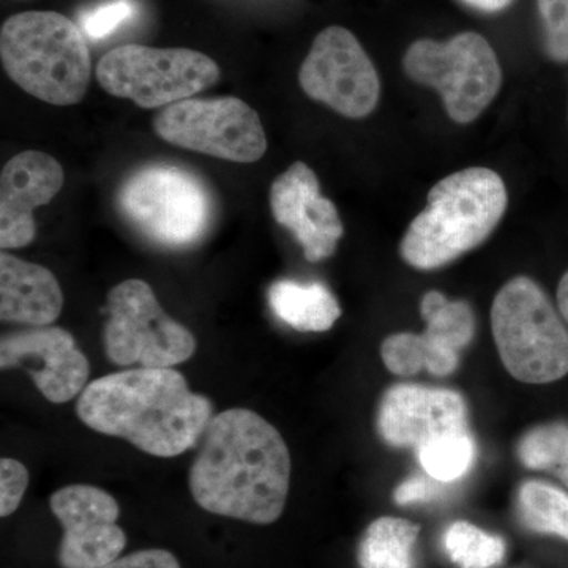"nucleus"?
Segmentation results:
<instances>
[{
    "instance_id": "f257e3e1",
    "label": "nucleus",
    "mask_w": 568,
    "mask_h": 568,
    "mask_svg": "<svg viewBox=\"0 0 568 568\" xmlns=\"http://www.w3.org/2000/svg\"><path fill=\"white\" fill-rule=\"evenodd\" d=\"M290 484V448L274 425L244 407L213 416L190 470L197 506L267 526L282 517Z\"/></svg>"
},
{
    "instance_id": "f03ea898",
    "label": "nucleus",
    "mask_w": 568,
    "mask_h": 568,
    "mask_svg": "<svg viewBox=\"0 0 568 568\" xmlns=\"http://www.w3.org/2000/svg\"><path fill=\"white\" fill-rule=\"evenodd\" d=\"M77 413L93 432L122 437L152 457L173 458L201 443L213 405L178 369L134 368L89 384Z\"/></svg>"
},
{
    "instance_id": "7ed1b4c3",
    "label": "nucleus",
    "mask_w": 568,
    "mask_h": 568,
    "mask_svg": "<svg viewBox=\"0 0 568 568\" xmlns=\"http://www.w3.org/2000/svg\"><path fill=\"white\" fill-rule=\"evenodd\" d=\"M503 178L488 168H467L444 178L428 193V205L407 227L399 256L417 271H436L477 248L507 211Z\"/></svg>"
},
{
    "instance_id": "20e7f679",
    "label": "nucleus",
    "mask_w": 568,
    "mask_h": 568,
    "mask_svg": "<svg viewBox=\"0 0 568 568\" xmlns=\"http://www.w3.org/2000/svg\"><path fill=\"white\" fill-rule=\"evenodd\" d=\"M0 58L22 91L55 106L80 103L91 82L84 37L58 11H26L3 22Z\"/></svg>"
},
{
    "instance_id": "39448f33",
    "label": "nucleus",
    "mask_w": 568,
    "mask_h": 568,
    "mask_svg": "<svg viewBox=\"0 0 568 568\" xmlns=\"http://www.w3.org/2000/svg\"><path fill=\"white\" fill-rule=\"evenodd\" d=\"M491 331L500 362L519 383L541 386L568 375L567 323L530 276H515L497 291Z\"/></svg>"
},
{
    "instance_id": "423d86ee",
    "label": "nucleus",
    "mask_w": 568,
    "mask_h": 568,
    "mask_svg": "<svg viewBox=\"0 0 568 568\" xmlns=\"http://www.w3.org/2000/svg\"><path fill=\"white\" fill-rule=\"evenodd\" d=\"M403 69L410 81L435 89L448 118L457 123L480 118L503 85L499 59L476 32L458 33L447 41H414L403 58Z\"/></svg>"
},
{
    "instance_id": "0eeeda50",
    "label": "nucleus",
    "mask_w": 568,
    "mask_h": 568,
    "mask_svg": "<svg viewBox=\"0 0 568 568\" xmlns=\"http://www.w3.org/2000/svg\"><path fill=\"white\" fill-rule=\"evenodd\" d=\"M213 59L186 48L125 44L100 59L97 80L119 99L152 110L192 99L220 80Z\"/></svg>"
},
{
    "instance_id": "6e6552de",
    "label": "nucleus",
    "mask_w": 568,
    "mask_h": 568,
    "mask_svg": "<svg viewBox=\"0 0 568 568\" xmlns=\"http://www.w3.org/2000/svg\"><path fill=\"white\" fill-rule=\"evenodd\" d=\"M119 205L141 234L174 248L196 244L212 216L204 183L182 168L164 164L144 168L123 183Z\"/></svg>"
},
{
    "instance_id": "1a4fd4ad",
    "label": "nucleus",
    "mask_w": 568,
    "mask_h": 568,
    "mask_svg": "<svg viewBox=\"0 0 568 568\" xmlns=\"http://www.w3.org/2000/svg\"><path fill=\"white\" fill-rule=\"evenodd\" d=\"M104 353L112 364L171 368L196 353V338L168 315L142 280H125L108 294Z\"/></svg>"
},
{
    "instance_id": "9d476101",
    "label": "nucleus",
    "mask_w": 568,
    "mask_h": 568,
    "mask_svg": "<svg viewBox=\"0 0 568 568\" xmlns=\"http://www.w3.org/2000/svg\"><path fill=\"white\" fill-rule=\"evenodd\" d=\"M164 141L235 163H254L267 151L260 115L237 97L189 99L170 104L155 118Z\"/></svg>"
},
{
    "instance_id": "9b49d317",
    "label": "nucleus",
    "mask_w": 568,
    "mask_h": 568,
    "mask_svg": "<svg viewBox=\"0 0 568 568\" xmlns=\"http://www.w3.org/2000/svg\"><path fill=\"white\" fill-rule=\"evenodd\" d=\"M298 81L310 99L345 118L364 119L379 103L381 82L372 59L354 33L339 26L325 29L313 41Z\"/></svg>"
},
{
    "instance_id": "f8f14e48",
    "label": "nucleus",
    "mask_w": 568,
    "mask_h": 568,
    "mask_svg": "<svg viewBox=\"0 0 568 568\" xmlns=\"http://www.w3.org/2000/svg\"><path fill=\"white\" fill-rule=\"evenodd\" d=\"M50 507L61 523L58 549L62 568H100L121 558L126 536L118 519V500L92 485H69L51 496Z\"/></svg>"
},
{
    "instance_id": "ddd939ff",
    "label": "nucleus",
    "mask_w": 568,
    "mask_h": 568,
    "mask_svg": "<svg viewBox=\"0 0 568 568\" xmlns=\"http://www.w3.org/2000/svg\"><path fill=\"white\" fill-rule=\"evenodd\" d=\"M0 368H22L41 395L54 405L70 402L85 388L91 365L73 336L61 327L11 332L0 342Z\"/></svg>"
},
{
    "instance_id": "4468645a",
    "label": "nucleus",
    "mask_w": 568,
    "mask_h": 568,
    "mask_svg": "<svg viewBox=\"0 0 568 568\" xmlns=\"http://www.w3.org/2000/svg\"><path fill=\"white\" fill-rule=\"evenodd\" d=\"M376 428L387 446L417 450L436 437L469 429L466 399L450 388L395 384L377 406Z\"/></svg>"
},
{
    "instance_id": "2eb2a0df",
    "label": "nucleus",
    "mask_w": 568,
    "mask_h": 568,
    "mask_svg": "<svg viewBox=\"0 0 568 568\" xmlns=\"http://www.w3.org/2000/svg\"><path fill=\"white\" fill-rule=\"evenodd\" d=\"M271 209L275 222L290 230L304 248L308 263L334 256L345 226L331 200L321 194L312 168L295 162L271 186Z\"/></svg>"
},
{
    "instance_id": "dca6fc26",
    "label": "nucleus",
    "mask_w": 568,
    "mask_h": 568,
    "mask_svg": "<svg viewBox=\"0 0 568 568\" xmlns=\"http://www.w3.org/2000/svg\"><path fill=\"white\" fill-rule=\"evenodd\" d=\"M63 170L48 153H18L3 166L0 178V246L22 248L36 239L33 211L51 203L61 192Z\"/></svg>"
},
{
    "instance_id": "f3484780",
    "label": "nucleus",
    "mask_w": 568,
    "mask_h": 568,
    "mask_svg": "<svg viewBox=\"0 0 568 568\" xmlns=\"http://www.w3.org/2000/svg\"><path fill=\"white\" fill-rule=\"evenodd\" d=\"M61 284L43 265L13 254H0V320L3 323L44 327L61 316Z\"/></svg>"
},
{
    "instance_id": "a211bd4d",
    "label": "nucleus",
    "mask_w": 568,
    "mask_h": 568,
    "mask_svg": "<svg viewBox=\"0 0 568 568\" xmlns=\"http://www.w3.org/2000/svg\"><path fill=\"white\" fill-rule=\"evenodd\" d=\"M268 305L284 324L297 332H327L342 316L338 301L323 283L278 280L268 287Z\"/></svg>"
},
{
    "instance_id": "6ab92c4d",
    "label": "nucleus",
    "mask_w": 568,
    "mask_h": 568,
    "mask_svg": "<svg viewBox=\"0 0 568 568\" xmlns=\"http://www.w3.org/2000/svg\"><path fill=\"white\" fill-rule=\"evenodd\" d=\"M420 526L405 518L381 517L365 529L357 549L361 568H416Z\"/></svg>"
},
{
    "instance_id": "aec40b11",
    "label": "nucleus",
    "mask_w": 568,
    "mask_h": 568,
    "mask_svg": "<svg viewBox=\"0 0 568 568\" xmlns=\"http://www.w3.org/2000/svg\"><path fill=\"white\" fill-rule=\"evenodd\" d=\"M424 336L439 353L458 357L476 336V315L465 301H448L439 291H428L422 298Z\"/></svg>"
},
{
    "instance_id": "412c9836",
    "label": "nucleus",
    "mask_w": 568,
    "mask_h": 568,
    "mask_svg": "<svg viewBox=\"0 0 568 568\" xmlns=\"http://www.w3.org/2000/svg\"><path fill=\"white\" fill-rule=\"evenodd\" d=\"M517 517L530 532L568 541V493L555 485L540 480L519 485Z\"/></svg>"
},
{
    "instance_id": "4be33fe9",
    "label": "nucleus",
    "mask_w": 568,
    "mask_h": 568,
    "mask_svg": "<svg viewBox=\"0 0 568 568\" xmlns=\"http://www.w3.org/2000/svg\"><path fill=\"white\" fill-rule=\"evenodd\" d=\"M381 357L392 375L410 377L426 369L432 376L454 375L459 366L458 358L437 353L426 342L424 334H394L387 336L381 346Z\"/></svg>"
},
{
    "instance_id": "5701e85b",
    "label": "nucleus",
    "mask_w": 568,
    "mask_h": 568,
    "mask_svg": "<svg viewBox=\"0 0 568 568\" xmlns=\"http://www.w3.org/2000/svg\"><path fill=\"white\" fill-rule=\"evenodd\" d=\"M517 457L530 470H544L559 478L568 489V425L548 422L519 437Z\"/></svg>"
},
{
    "instance_id": "b1692460",
    "label": "nucleus",
    "mask_w": 568,
    "mask_h": 568,
    "mask_svg": "<svg viewBox=\"0 0 568 568\" xmlns=\"http://www.w3.org/2000/svg\"><path fill=\"white\" fill-rule=\"evenodd\" d=\"M417 458L426 476L452 484L473 469L477 458L476 440L469 429L448 433L418 447Z\"/></svg>"
},
{
    "instance_id": "393cba45",
    "label": "nucleus",
    "mask_w": 568,
    "mask_h": 568,
    "mask_svg": "<svg viewBox=\"0 0 568 568\" xmlns=\"http://www.w3.org/2000/svg\"><path fill=\"white\" fill-rule=\"evenodd\" d=\"M444 548L459 568H493L506 558V541L469 521H455L444 534Z\"/></svg>"
},
{
    "instance_id": "a878e982",
    "label": "nucleus",
    "mask_w": 568,
    "mask_h": 568,
    "mask_svg": "<svg viewBox=\"0 0 568 568\" xmlns=\"http://www.w3.org/2000/svg\"><path fill=\"white\" fill-rule=\"evenodd\" d=\"M544 50L556 63L568 62V0H537Z\"/></svg>"
},
{
    "instance_id": "bb28decb",
    "label": "nucleus",
    "mask_w": 568,
    "mask_h": 568,
    "mask_svg": "<svg viewBox=\"0 0 568 568\" xmlns=\"http://www.w3.org/2000/svg\"><path fill=\"white\" fill-rule=\"evenodd\" d=\"M136 13L133 0H112L81 14V24L85 36L92 40L106 39L119 26Z\"/></svg>"
},
{
    "instance_id": "cd10ccee",
    "label": "nucleus",
    "mask_w": 568,
    "mask_h": 568,
    "mask_svg": "<svg viewBox=\"0 0 568 568\" xmlns=\"http://www.w3.org/2000/svg\"><path fill=\"white\" fill-rule=\"evenodd\" d=\"M28 487V467L17 459H0V517H10L18 510Z\"/></svg>"
},
{
    "instance_id": "c85d7f7f",
    "label": "nucleus",
    "mask_w": 568,
    "mask_h": 568,
    "mask_svg": "<svg viewBox=\"0 0 568 568\" xmlns=\"http://www.w3.org/2000/svg\"><path fill=\"white\" fill-rule=\"evenodd\" d=\"M447 485L429 476H414L407 478L396 487L395 503L398 506H416V504H432L447 495Z\"/></svg>"
},
{
    "instance_id": "c756f323",
    "label": "nucleus",
    "mask_w": 568,
    "mask_h": 568,
    "mask_svg": "<svg viewBox=\"0 0 568 568\" xmlns=\"http://www.w3.org/2000/svg\"><path fill=\"white\" fill-rule=\"evenodd\" d=\"M100 568H182L179 559L166 549H141L132 555L115 559Z\"/></svg>"
},
{
    "instance_id": "7c9ffc66",
    "label": "nucleus",
    "mask_w": 568,
    "mask_h": 568,
    "mask_svg": "<svg viewBox=\"0 0 568 568\" xmlns=\"http://www.w3.org/2000/svg\"><path fill=\"white\" fill-rule=\"evenodd\" d=\"M463 2L485 13H495V11L507 9L514 0H463Z\"/></svg>"
},
{
    "instance_id": "2f4dec72",
    "label": "nucleus",
    "mask_w": 568,
    "mask_h": 568,
    "mask_svg": "<svg viewBox=\"0 0 568 568\" xmlns=\"http://www.w3.org/2000/svg\"><path fill=\"white\" fill-rule=\"evenodd\" d=\"M556 305H558L560 316H562L564 321L568 324V271L562 275L558 284Z\"/></svg>"
}]
</instances>
